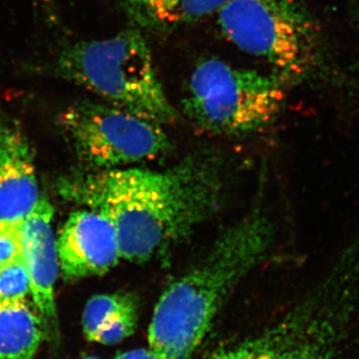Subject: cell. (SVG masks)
<instances>
[{"label": "cell", "instance_id": "1", "mask_svg": "<svg viewBox=\"0 0 359 359\" xmlns=\"http://www.w3.org/2000/svg\"><path fill=\"white\" fill-rule=\"evenodd\" d=\"M65 200L109 219L122 259L143 264L166 256L211 216L223 192L216 161L191 156L164 171L117 168L63 177Z\"/></svg>", "mask_w": 359, "mask_h": 359}, {"label": "cell", "instance_id": "2", "mask_svg": "<svg viewBox=\"0 0 359 359\" xmlns=\"http://www.w3.org/2000/svg\"><path fill=\"white\" fill-rule=\"evenodd\" d=\"M273 235L268 215L255 205L199 263L170 283L149 328L155 359H192L231 290L266 257Z\"/></svg>", "mask_w": 359, "mask_h": 359}, {"label": "cell", "instance_id": "3", "mask_svg": "<svg viewBox=\"0 0 359 359\" xmlns=\"http://www.w3.org/2000/svg\"><path fill=\"white\" fill-rule=\"evenodd\" d=\"M27 66L32 74L76 84L161 125L176 120L150 47L136 28L108 39L65 40L47 57Z\"/></svg>", "mask_w": 359, "mask_h": 359}, {"label": "cell", "instance_id": "4", "mask_svg": "<svg viewBox=\"0 0 359 359\" xmlns=\"http://www.w3.org/2000/svg\"><path fill=\"white\" fill-rule=\"evenodd\" d=\"M217 15L231 43L264 59L287 85L328 74L320 30L294 0H230Z\"/></svg>", "mask_w": 359, "mask_h": 359}, {"label": "cell", "instance_id": "5", "mask_svg": "<svg viewBox=\"0 0 359 359\" xmlns=\"http://www.w3.org/2000/svg\"><path fill=\"white\" fill-rule=\"evenodd\" d=\"M287 87L275 73L264 74L219 59H205L194 68L182 106L189 119L205 131L244 136L276 119Z\"/></svg>", "mask_w": 359, "mask_h": 359}, {"label": "cell", "instance_id": "6", "mask_svg": "<svg viewBox=\"0 0 359 359\" xmlns=\"http://www.w3.org/2000/svg\"><path fill=\"white\" fill-rule=\"evenodd\" d=\"M58 123L90 170L130 166L171 148L159 123L107 102L76 101L61 113Z\"/></svg>", "mask_w": 359, "mask_h": 359}, {"label": "cell", "instance_id": "7", "mask_svg": "<svg viewBox=\"0 0 359 359\" xmlns=\"http://www.w3.org/2000/svg\"><path fill=\"white\" fill-rule=\"evenodd\" d=\"M353 302L311 299L283 320L209 359H342L351 334Z\"/></svg>", "mask_w": 359, "mask_h": 359}, {"label": "cell", "instance_id": "8", "mask_svg": "<svg viewBox=\"0 0 359 359\" xmlns=\"http://www.w3.org/2000/svg\"><path fill=\"white\" fill-rule=\"evenodd\" d=\"M59 266L67 280L102 276L122 259L113 224L91 209L72 212L57 240Z\"/></svg>", "mask_w": 359, "mask_h": 359}, {"label": "cell", "instance_id": "9", "mask_svg": "<svg viewBox=\"0 0 359 359\" xmlns=\"http://www.w3.org/2000/svg\"><path fill=\"white\" fill-rule=\"evenodd\" d=\"M39 200L29 142L0 103V230L20 229Z\"/></svg>", "mask_w": 359, "mask_h": 359}, {"label": "cell", "instance_id": "10", "mask_svg": "<svg viewBox=\"0 0 359 359\" xmlns=\"http://www.w3.org/2000/svg\"><path fill=\"white\" fill-rule=\"evenodd\" d=\"M54 210L40 198L20 226L21 255L30 280V294L42 320L56 318L54 287L58 276L57 242L52 230Z\"/></svg>", "mask_w": 359, "mask_h": 359}, {"label": "cell", "instance_id": "11", "mask_svg": "<svg viewBox=\"0 0 359 359\" xmlns=\"http://www.w3.org/2000/svg\"><path fill=\"white\" fill-rule=\"evenodd\" d=\"M139 302L128 292L94 295L85 306L82 325L89 341L116 344L131 337L138 323Z\"/></svg>", "mask_w": 359, "mask_h": 359}, {"label": "cell", "instance_id": "12", "mask_svg": "<svg viewBox=\"0 0 359 359\" xmlns=\"http://www.w3.org/2000/svg\"><path fill=\"white\" fill-rule=\"evenodd\" d=\"M230 0H120L123 9L140 27L169 32L217 14Z\"/></svg>", "mask_w": 359, "mask_h": 359}, {"label": "cell", "instance_id": "13", "mask_svg": "<svg viewBox=\"0 0 359 359\" xmlns=\"http://www.w3.org/2000/svg\"><path fill=\"white\" fill-rule=\"evenodd\" d=\"M43 321L27 299H0V359H33L43 339Z\"/></svg>", "mask_w": 359, "mask_h": 359}, {"label": "cell", "instance_id": "14", "mask_svg": "<svg viewBox=\"0 0 359 359\" xmlns=\"http://www.w3.org/2000/svg\"><path fill=\"white\" fill-rule=\"evenodd\" d=\"M30 294V280L22 259L0 269V299H21Z\"/></svg>", "mask_w": 359, "mask_h": 359}, {"label": "cell", "instance_id": "15", "mask_svg": "<svg viewBox=\"0 0 359 359\" xmlns=\"http://www.w3.org/2000/svg\"><path fill=\"white\" fill-rule=\"evenodd\" d=\"M20 230H0V269L22 259Z\"/></svg>", "mask_w": 359, "mask_h": 359}, {"label": "cell", "instance_id": "16", "mask_svg": "<svg viewBox=\"0 0 359 359\" xmlns=\"http://www.w3.org/2000/svg\"><path fill=\"white\" fill-rule=\"evenodd\" d=\"M116 359H155V356L150 349H136L119 354Z\"/></svg>", "mask_w": 359, "mask_h": 359}, {"label": "cell", "instance_id": "17", "mask_svg": "<svg viewBox=\"0 0 359 359\" xmlns=\"http://www.w3.org/2000/svg\"><path fill=\"white\" fill-rule=\"evenodd\" d=\"M84 359H100V358H84Z\"/></svg>", "mask_w": 359, "mask_h": 359}]
</instances>
